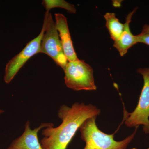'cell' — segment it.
Segmentation results:
<instances>
[{"mask_svg": "<svg viewBox=\"0 0 149 149\" xmlns=\"http://www.w3.org/2000/svg\"><path fill=\"white\" fill-rule=\"evenodd\" d=\"M101 111L91 104L76 102L71 107L62 105L58 116L62 123L56 127L44 128L40 141L44 149H66L84 121L91 118L97 117Z\"/></svg>", "mask_w": 149, "mask_h": 149, "instance_id": "obj_1", "label": "cell"}, {"mask_svg": "<svg viewBox=\"0 0 149 149\" xmlns=\"http://www.w3.org/2000/svg\"><path fill=\"white\" fill-rule=\"evenodd\" d=\"M97 118L93 117L85 120L79 128L81 138L85 143L83 149H126L134 139L138 127L130 136L122 141L114 139V133L107 134L98 128L96 123Z\"/></svg>", "mask_w": 149, "mask_h": 149, "instance_id": "obj_2", "label": "cell"}, {"mask_svg": "<svg viewBox=\"0 0 149 149\" xmlns=\"http://www.w3.org/2000/svg\"><path fill=\"white\" fill-rule=\"evenodd\" d=\"M63 70L67 88L76 91L97 90L93 68L84 60L68 61Z\"/></svg>", "mask_w": 149, "mask_h": 149, "instance_id": "obj_3", "label": "cell"}, {"mask_svg": "<svg viewBox=\"0 0 149 149\" xmlns=\"http://www.w3.org/2000/svg\"><path fill=\"white\" fill-rule=\"evenodd\" d=\"M43 24L45 32L41 42L40 53L47 55L63 70L68 61L63 49L55 22L49 12L46 11L45 13Z\"/></svg>", "mask_w": 149, "mask_h": 149, "instance_id": "obj_4", "label": "cell"}, {"mask_svg": "<svg viewBox=\"0 0 149 149\" xmlns=\"http://www.w3.org/2000/svg\"><path fill=\"white\" fill-rule=\"evenodd\" d=\"M137 72L143 76L144 85L139 103L132 112L124 111L123 121L129 128L143 125L146 134L149 133V67L139 68Z\"/></svg>", "mask_w": 149, "mask_h": 149, "instance_id": "obj_5", "label": "cell"}, {"mask_svg": "<svg viewBox=\"0 0 149 149\" xmlns=\"http://www.w3.org/2000/svg\"><path fill=\"white\" fill-rule=\"evenodd\" d=\"M45 32V25L40 34L29 42L17 54L13 57L6 65L4 80L7 84L12 81L15 75L24 64L33 56L40 53L41 42Z\"/></svg>", "mask_w": 149, "mask_h": 149, "instance_id": "obj_6", "label": "cell"}, {"mask_svg": "<svg viewBox=\"0 0 149 149\" xmlns=\"http://www.w3.org/2000/svg\"><path fill=\"white\" fill-rule=\"evenodd\" d=\"M54 126L52 123H43L39 127L32 130L30 122L27 121L24 133L14 140L6 149H44L39 141L38 133L42 129Z\"/></svg>", "mask_w": 149, "mask_h": 149, "instance_id": "obj_7", "label": "cell"}, {"mask_svg": "<svg viewBox=\"0 0 149 149\" xmlns=\"http://www.w3.org/2000/svg\"><path fill=\"white\" fill-rule=\"evenodd\" d=\"M56 26L57 30L63 49L68 61L78 59L74 51L68 29L66 17L61 13L55 14Z\"/></svg>", "mask_w": 149, "mask_h": 149, "instance_id": "obj_8", "label": "cell"}, {"mask_svg": "<svg viewBox=\"0 0 149 149\" xmlns=\"http://www.w3.org/2000/svg\"><path fill=\"white\" fill-rule=\"evenodd\" d=\"M137 9V8L134 9L126 17L123 32L120 37L115 41L113 44V47L117 50L121 56L125 55L130 48L138 43L136 35H133L130 28L131 18Z\"/></svg>", "mask_w": 149, "mask_h": 149, "instance_id": "obj_9", "label": "cell"}, {"mask_svg": "<svg viewBox=\"0 0 149 149\" xmlns=\"http://www.w3.org/2000/svg\"><path fill=\"white\" fill-rule=\"evenodd\" d=\"M104 17L106 20V26L112 40L115 42L120 37L123 32L124 24L120 23L113 13H107Z\"/></svg>", "mask_w": 149, "mask_h": 149, "instance_id": "obj_10", "label": "cell"}, {"mask_svg": "<svg viewBox=\"0 0 149 149\" xmlns=\"http://www.w3.org/2000/svg\"><path fill=\"white\" fill-rule=\"evenodd\" d=\"M42 4L47 12H49L52 8H61L66 10L70 13H75L76 12L74 5L64 0H44Z\"/></svg>", "mask_w": 149, "mask_h": 149, "instance_id": "obj_11", "label": "cell"}, {"mask_svg": "<svg viewBox=\"0 0 149 149\" xmlns=\"http://www.w3.org/2000/svg\"><path fill=\"white\" fill-rule=\"evenodd\" d=\"M136 36L138 43H143L149 46V34L141 33Z\"/></svg>", "mask_w": 149, "mask_h": 149, "instance_id": "obj_12", "label": "cell"}, {"mask_svg": "<svg viewBox=\"0 0 149 149\" xmlns=\"http://www.w3.org/2000/svg\"><path fill=\"white\" fill-rule=\"evenodd\" d=\"M141 33L149 34V25L148 24H145L144 25Z\"/></svg>", "mask_w": 149, "mask_h": 149, "instance_id": "obj_13", "label": "cell"}, {"mask_svg": "<svg viewBox=\"0 0 149 149\" xmlns=\"http://www.w3.org/2000/svg\"><path fill=\"white\" fill-rule=\"evenodd\" d=\"M4 111L3 110V109H0V115H1L4 112Z\"/></svg>", "mask_w": 149, "mask_h": 149, "instance_id": "obj_14", "label": "cell"}, {"mask_svg": "<svg viewBox=\"0 0 149 149\" xmlns=\"http://www.w3.org/2000/svg\"><path fill=\"white\" fill-rule=\"evenodd\" d=\"M138 149L136 148H131V149Z\"/></svg>", "mask_w": 149, "mask_h": 149, "instance_id": "obj_15", "label": "cell"}, {"mask_svg": "<svg viewBox=\"0 0 149 149\" xmlns=\"http://www.w3.org/2000/svg\"><path fill=\"white\" fill-rule=\"evenodd\" d=\"M148 149H149V148H148Z\"/></svg>", "mask_w": 149, "mask_h": 149, "instance_id": "obj_16", "label": "cell"}]
</instances>
